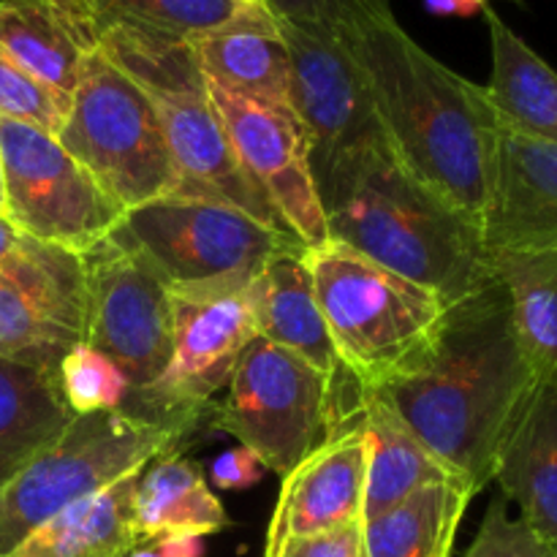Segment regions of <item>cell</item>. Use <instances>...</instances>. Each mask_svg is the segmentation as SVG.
<instances>
[{"instance_id": "4dcf8cb0", "label": "cell", "mask_w": 557, "mask_h": 557, "mask_svg": "<svg viewBox=\"0 0 557 557\" xmlns=\"http://www.w3.org/2000/svg\"><path fill=\"white\" fill-rule=\"evenodd\" d=\"M69 101L27 74L3 47H0V117L30 123L58 136L63 128Z\"/></svg>"}, {"instance_id": "e575fe53", "label": "cell", "mask_w": 557, "mask_h": 557, "mask_svg": "<svg viewBox=\"0 0 557 557\" xmlns=\"http://www.w3.org/2000/svg\"><path fill=\"white\" fill-rule=\"evenodd\" d=\"M267 466L248 449V446H232L223 451L210 468V479L218 490H248L261 482Z\"/></svg>"}, {"instance_id": "6da1fadb", "label": "cell", "mask_w": 557, "mask_h": 557, "mask_svg": "<svg viewBox=\"0 0 557 557\" xmlns=\"http://www.w3.org/2000/svg\"><path fill=\"white\" fill-rule=\"evenodd\" d=\"M542 375L517 332L504 283L449 305L435 351L379 395L473 495L495 479L500 449Z\"/></svg>"}, {"instance_id": "74e56055", "label": "cell", "mask_w": 557, "mask_h": 557, "mask_svg": "<svg viewBox=\"0 0 557 557\" xmlns=\"http://www.w3.org/2000/svg\"><path fill=\"white\" fill-rule=\"evenodd\" d=\"M0 215H5V185H3V161H0Z\"/></svg>"}, {"instance_id": "5bb4252c", "label": "cell", "mask_w": 557, "mask_h": 557, "mask_svg": "<svg viewBox=\"0 0 557 557\" xmlns=\"http://www.w3.org/2000/svg\"><path fill=\"white\" fill-rule=\"evenodd\" d=\"M82 343V256L22 234L0 264V357L58 375L60 362Z\"/></svg>"}, {"instance_id": "cb8c5ba5", "label": "cell", "mask_w": 557, "mask_h": 557, "mask_svg": "<svg viewBox=\"0 0 557 557\" xmlns=\"http://www.w3.org/2000/svg\"><path fill=\"white\" fill-rule=\"evenodd\" d=\"M134 515L139 544L169 533L205 539L232 525L223 504L201 476V468L177 455V449L152 457L141 468Z\"/></svg>"}, {"instance_id": "3957f363", "label": "cell", "mask_w": 557, "mask_h": 557, "mask_svg": "<svg viewBox=\"0 0 557 557\" xmlns=\"http://www.w3.org/2000/svg\"><path fill=\"white\" fill-rule=\"evenodd\" d=\"M330 239L455 305L495 281L482 226L424 188L389 145L359 158L324 199Z\"/></svg>"}, {"instance_id": "d6a6232c", "label": "cell", "mask_w": 557, "mask_h": 557, "mask_svg": "<svg viewBox=\"0 0 557 557\" xmlns=\"http://www.w3.org/2000/svg\"><path fill=\"white\" fill-rule=\"evenodd\" d=\"M261 3L275 20L313 27L332 36H343L362 22L392 14V0H261Z\"/></svg>"}, {"instance_id": "83f0119b", "label": "cell", "mask_w": 557, "mask_h": 557, "mask_svg": "<svg viewBox=\"0 0 557 557\" xmlns=\"http://www.w3.org/2000/svg\"><path fill=\"white\" fill-rule=\"evenodd\" d=\"M92 33L123 30L169 41L194 44L196 38L232 25L239 16L264 9L261 0H79Z\"/></svg>"}, {"instance_id": "d6986e66", "label": "cell", "mask_w": 557, "mask_h": 557, "mask_svg": "<svg viewBox=\"0 0 557 557\" xmlns=\"http://www.w3.org/2000/svg\"><path fill=\"white\" fill-rule=\"evenodd\" d=\"M0 47L71 103L82 60L98 38L79 0H0Z\"/></svg>"}, {"instance_id": "7c38bea8", "label": "cell", "mask_w": 557, "mask_h": 557, "mask_svg": "<svg viewBox=\"0 0 557 557\" xmlns=\"http://www.w3.org/2000/svg\"><path fill=\"white\" fill-rule=\"evenodd\" d=\"M82 264L85 346L123 370L131 397L120 411L139 417L141 403L172 359V294L134 250L112 237L85 250Z\"/></svg>"}, {"instance_id": "8992f818", "label": "cell", "mask_w": 557, "mask_h": 557, "mask_svg": "<svg viewBox=\"0 0 557 557\" xmlns=\"http://www.w3.org/2000/svg\"><path fill=\"white\" fill-rule=\"evenodd\" d=\"M109 237L134 250L169 292L250 286L299 237L199 196H163L128 210Z\"/></svg>"}, {"instance_id": "ba28073f", "label": "cell", "mask_w": 557, "mask_h": 557, "mask_svg": "<svg viewBox=\"0 0 557 557\" xmlns=\"http://www.w3.org/2000/svg\"><path fill=\"white\" fill-rule=\"evenodd\" d=\"M183 438L180 430L123 411L74 417L54 444L0 487V557L14 555L33 531L71 504L177 449Z\"/></svg>"}, {"instance_id": "9a60e30c", "label": "cell", "mask_w": 557, "mask_h": 557, "mask_svg": "<svg viewBox=\"0 0 557 557\" xmlns=\"http://www.w3.org/2000/svg\"><path fill=\"white\" fill-rule=\"evenodd\" d=\"M207 90L243 169L275 205L299 243L305 248L330 243V226L310 169L308 139L294 109L237 96L210 82Z\"/></svg>"}, {"instance_id": "836d02e7", "label": "cell", "mask_w": 557, "mask_h": 557, "mask_svg": "<svg viewBox=\"0 0 557 557\" xmlns=\"http://www.w3.org/2000/svg\"><path fill=\"white\" fill-rule=\"evenodd\" d=\"M267 557H364V520L335 531L286 539Z\"/></svg>"}, {"instance_id": "f1b7e54d", "label": "cell", "mask_w": 557, "mask_h": 557, "mask_svg": "<svg viewBox=\"0 0 557 557\" xmlns=\"http://www.w3.org/2000/svg\"><path fill=\"white\" fill-rule=\"evenodd\" d=\"M490 264L509 292L517 332L533 368L557 384V248L495 256Z\"/></svg>"}, {"instance_id": "e0dca14e", "label": "cell", "mask_w": 557, "mask_h": 557, "mask_svg": "<svg viewBox=\"0 0 557 557\" xmlns=\"http://www.w3.org/2000/svg\"><path fill=\"white\" fill-rule=\"evenodd\" d=\"M302 248L277 253L248 286L256 330L275 346L288 348L319 370L354 419L362 417L364 392L337 357L330 326L315 297L313 275Z\"/></svg>"}, {"instance_id": "484cf974", "label": "cell", "mask_w": 557, "mask_h": 557, "mask_svg": "<svg viewBox=\"0 0 557 557\" xmlns=\"http://www.w3.org/2000/svg\"><path fill=\"white\" fill-rule=\"evenodd\" d=\"M362 424L368 433V487H364V522L384 515L403 498L428 484L457 482L428 446L411 433L395 408L379 395L368 392L362 403ZM462 484V482H460Z\"/></svg>"}, {"instance_id": "8fae6325", "label": "cell", "mask_w": 557, "mask_h": 557, "mask_svg": "<svg viewBox=\"0 0 557 557\" xmlns=\"http://www.w3.org/2000/svg\"><path fill=\"white\" fill-rule=\"evenodd\" d=\"M5 218L38 243L85 253L107 239L125 210L65 150L58 136L0 117Z\"/></svg>"}, {"instance_id": "ffe728a7", "label": "cell", "mask_w": 557, "mask_h": 557, "mask_svg": "<svg viewBox=\"0 0 557 557\" xmlns=\"http://www.w3.org/2000/svg\"><path fill=\"white\" fill-rule=\"evenodd\" d=\"M520 520L557 544V384L542 379L500 449L495 479Z\"/></svg>"}, {"instance_id": "5b68a950", "label": "cell", "mask_w": 557, "mask_h": 557, "mask_svg": "<svg viewBox=\"0 0 557 557\" xmlns=\"http://www.w3.org/2000/svg\"><path fill=\"white\" fill-rule=\"evenodd\" d=\"M98 47L156 107L177 166L180 196L223 201L267 226L294 234L239 163L190 44L112 27L98 33Z\"/></svg>"}, {"instance_id": "8d00e7d4", "label": "cell", "mask_w": 557, "mask_h": 557, "mask_svg": "<svg viewBox=\"0 0 557 557\" xmlns=\"http://www.w3.org/2000/svg\"><path fill=\"white\" fill-rule=\"evenodd\" d=\"M20 237H22V234L16 232L14 223H11L5 215H0V264H3L5 256L14 250V245L20 243Z\"/></svg>"}, {"instance_id": "603a6c76", "label": "cell", "mask_w": 557, "mask_h": 557, "mask_svg": "<svg viewBox=\"0 0 557 557\" xmlns=\"http://www.w3.org/2000/svg\"><path fill=\"white\" fill-rule=\"evenodd\" d=\"M141 468L109 487L76 500L38 531L11 557H125L139 544L134 498Z\"/></svg>"}, {"instance_id": "d590c367", "label": "cell", "mask_w": 557, "mask_h": 557, "mask_svg": "<svg viewBox=\"0 0 557 557\" xmlns=\"http://www.w3.org/2000/svg\"><path fill=\"white\" fill-rule=\"evenodd\" d=\"M428 11L438 16H473L490 9V0H424Z\"/></svg>"}, {"instance_id": "7402d4cb", "label": "cell", "mask_w": 557, "mask_h": 557, "mask_svg": "<svg viewBox=\"0 0 557 557\" xmlns=\"http://www.w3.org/2000/svg\"><path fill=\"white\" fill-rule=\"evenodd\" d=\"M493 71L484 85L500 125L557 145V71L528 47L493 9L484 11Z\"/></svg>"}, {"instance_id": "52a82bcc", "label": "cell", "mask_w": 557, "mask_h": 557, "mask_svg": "<svg viewBox=\"0 0 557 557\" xmlns=\"http://www.w3.org/2000/svg\"><path fill=\"white\" fill-rule=\"evenodd\" d=\"M58 141L125 212L177 194V166L156 107L101 47L82 60Z\"/></svg>"}, {"instance_id": "d4e9b609", "label": "cell", "mask_w": 557, "mask_h": 557, "mask_svg": "<svg viewBox=\"0 0 557 557\" xmlns=\"http://www.w3.org/2000/svg\"><path fill=\"white\" fill-rule=\"evenodd\" d=\"M74 417L58 375L0 357V487L54 444Z\"/></svg>"}, {"instance_id": "ac0fdd59", "label": "cell", "mask_w": 557, "mask_h": 557, "mask_svg": "<svg viewBox=\"0 0 557 557\" xmlns=\"http://www.w3.org/2000/svg\"><path fill=\"white\" fill-rule=\"evenodd\" d=\"M482 239L490 259L557 248V145L504 128Z\"/></svg>"}, {"instance_id": "1f68e13d", "label": "cell", "mask_w": 557, "mask_h": 557, "mask_svg": "<svg viewBox=\"0 0 557 557\" xmlns=\"http://www.w3.org/2000/svg\"><path fill=\"white\" fill-rule=\"evenodd\" d=\"M462 557H557V544L539 536L509 511V500H490L484 520Z\"/></svg>"}, {"instance_id": "4316f807", "label": "cell", "mask_w": 557, "mask_h": 557, "mask_svg": "<svg viewBox=\"0 0 557 557\" xmlns=\"http://www.w3.org/2000/svg\"><path fill=\"white\" fill-rule=\"evenodd\" d=\"M473 493L460 482L428 484L364 522V557H433L455 542Z\"/></svg>"}, {"instance_id": "f546056e", "label": "cell", "mask_w": 557, "mask_h": 557, "mask_svg": "<svg viewBox=\"0 0 557 557\" xmlns=\"http://www.w3.org/2000/svg\"><path fill=\"white\" fill-rule=\"evenodd\" d=\"M60 392L76 417L101 411H120L131 397L123 370L90 346H76L60 362Z\"/></svg>"}, {"instance_id": "277c9868", "label": "cell", "mask_w": 557, "mask_h": 557, "mask_svg": "<svg viewBox=\"0 0 557 557\" xmlns=\"http://www.w3.org/2000/svg\"><path fill=\"white\" fill-rule=\"evenodd\" d=\"M337 357L362 392L417 373L435 351L449 305L348 245L305 250Z\"/></svg>"}, {"instance_id": "44dd1931", "label": "cell", "mask_w": 557, "mask_h": 557, "mask_svg": "<svg viewBox=\"0 0 557 557\" xmlns=\"http://www.w3.org/2000/svg\"><path fill=\"white\" fill-rule=\"evenodd\" d=\"M190 47L210 85L256 101L292 107V65L286 38L267 9H256L221 30L207 33Z\"/></svg>"}, {"instance_id": "7a4b0ae2", "label": "cell", "mask_w": 557, "mask_h": 557, "mask_svg": "<svg viewBox=\"0 0 557 557\" xmlns=\"http://www.w3.org/2000/svg\"><path fill=\"white\" fill-rule=\"evenodd\" d=\"M368 76L392 156L435 196L482 226L498 174L500 125L484 85L419 47L395 14L343 33Z\"/></svg>"}, {"instance_id": "30bf717a", "label": "cell", "mask_w": 557, "mask_h": 557, "mask_svg": "<svg viewBox=\"0 0 557 557\" xmlns=\"http://www.w3.org/2000/svg\"><path fill=\"white\" fill-rule=\"evenodd\" d=\"M288 47V103L305 131L321 207L348 169L386 145L373 92L348 44L332 33L277 20Z\"/></svg>"}, {"instance_id": "4fadbf2b", "label": "cell", "mask_w": 557, "mask_h": 557, "mask_svg": "<svg viewBox=\"0 0 557 557\" xmlns=\"http://www.w3.org/2000/svg\"><path fill=\"white\" fill-rule=\"evenodd\" d=\"M172 294V359L139 408L141 419L194 433L232 381L256 330L248 286Z\"/></svg>"}, {"instance_id": "9c48e42d", "label": "cell", "mask_w": 557, "mask_h": 557, "mask_svg": "<svg viewBox=\"0 0 557 557\" xmlns=\"http://www.w3.org/2000/svg\"><path fill=\"white\" fill-rule=\"evenodd\" d=\"M354 422L359 419L343 408L319 370L261 335L248 343L226 397L210 411L212 428L234 435L281 476Z\"/></svg>"}, {"instance_id": "2e32d148", "label": "cell", "mask_w": 557, "mask_h": 557, "mask_svg": "<svg viewBox=\"0 0 557 557\" xmlns=\"http://www.w3.org/2000/svg\"><path fill=\"white\" fill-rule=\"evenodd\" d=\"M368 457V433L359 419L288 471L272 511L264 557L286 539L335 531L364 520Z\"/></svg>"}, {"instance_id": "f35d334b", "label": "cell", "mask_w": 557, "mask_h": 557, "mask_svg": "<svg viewBox=\"0 0 557 557\" xmlns=\"http://www.w3.org/2000/svg\"><path fill=\"white\" fill-rule=\"evenodd\" d=\"M433 557H455V542L444 544V547H441V549H438V553H435Z\"/></svg>"}]
</instances>
